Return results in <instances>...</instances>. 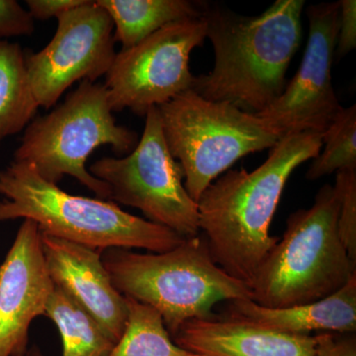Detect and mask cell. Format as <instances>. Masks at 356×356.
Instances as JSON below:
<instances>
[{"label":"cell","mask_w":356,"mask_h":356,"mask_svg":"<svg viewBox=\"0 0 356 356\" xmlns=\"http://www.w3.org/2000/svg\"><path fill=\"white\" fill-rule=\"evenodd\" d=\"M323 147L306 173L307 179L356 168V105L341 110L323 134Z\"/></svg>","instance_id":"ffe728a7"},{"label":"cell","mask_w":356,"mask_h":356,"mask_svg":"<svg viewBox=\"0 0 356 356\" xmlns=\"http://www.w3.org/2000/svg\"><path fill=\"white\" fill-rule=\"evenodd\" d=\"M158 108L166 146L181 165L185 189L196 203L238 159L280 140L257 115L205 99L192 89Z\"/></svg>","instance_id":"52a82bcc"},{"label":"cell","mask_w":356,"mask_h":356,"mask_svg":"<svg viewBox=\"0 0 356 356\" xmlns=\"http://www.w3.org/2000/svg\"><path fill=\"white\" fill-rule=\"evenodd\" d=\"M57 20L50 43L38 53H25L30 88L44 109L55 106L76 81L95 83L106 76L117 54L113 22L97 2L88 0Z\"/></svg>","instance_id":"30bf717a"},{"label":"cell","mask_w":356,"mask_h":356,"mask_svg":"<svg viewBox=\"0 0 356 356\" xmlns=\"http://www.w3.org/2000/svg\"><path fill=\"white\" fill-rule=\"evenodd\" d=\"M309 38L298 72L282 95L257 116L280 139L291 134H324L343 109L332 81L339 27V1L307 8Z\"/></svg>","instance_id":"8fae6325"},{"label":"cell","mask_w":356,"mask_h":356,"mask_svg":"<svg viewBox=\"0 0 356 356\" xmlns=\"http://www.w3.org/2000/svg\"><path fill=\"white\" fill-rule=\"evenodd\" d=\"M35 31V20L15 0H0V40L30 36Z\"/></svg>","instance_id":"7402d4cb"},{"label":"cell","mask_w":356,"mask_h":356,"mask_svg":"<svg viewBox=\"0 0 356 356\" xmlns=\"http://www.w3.org/2000/svg\"><path fill=\"white\" fill-rule=\"evenodd\" d=\"M125 298L127 324L108 356H198L175 344L158 311Z\"/></svg>","instance_id":"d6986e66"},{"label":"cell","mask_w":356,"mask_h":356,"mask_svg":"<svg viewBox=\"0 0 356 356\" xmlns=\"http://www.w3.org/2000/svg\"><path fill=\"white\" fill-rule=\"evenodd\" d=\"M356 47V1H339V27L336 55L339 58L355 50Z\"/></svg>","instance_id":"603a6c76"},{"label":"cell","mask_w":356,"mask_h":356,"mask_svg":"<svg viewBox=\"0 0 356 356\" xmlns=\"http://www.w3.org/2000/svg\"><path fill=\"white\" fill-rule=\"evenodd\" d=\"M138 142L137 134L117 124L104 84L83 81L62 104L28 124L14 161L32 165L51 184L70 175L98 199L110 200L108 186L88 172L86 161L105 145L127 154Z\"/></svg>","instance_id":"8992f818"},{"label":"cell","mask_w":356,"mask_h":356,"mask_svg":"<svg viewBox=\"0 0 356 356\" xmlns=\"http://www.w3.org/2000/svg\"><path fill=\"white\" fill-rule=\"evenodd\" d=\"M88 172L108 186L112 202L137 208L147 221L185 238L199 235L198 204L185 189L184 170L166 146L158 107L147 112L144 132L128 156L98 159Z\"/></svg>","instance_id":"ba28073f"},{"label":"cell","mask_w":356,"mask_h":356,"mask_svg":"<svg viewBox=\"0 0 356 356\" xmlns=\"http://www.w3.org/2000/svg\"><path fill=\"white\" fill-rule=\"evenodd\" d=\"M102 259L117 291L158 311L172 337L188 321L212 317L220 302L252 300L250 287L218 266L199 235L161 254L108 248Z\"/></svg>","instance_id":"277c9868"},{"label":"cell","mask_w":356,"mask_h":356,"mask_svg":"<svg viewBox=\"0 0 356 356\" xmlns=\"http://www.w3.org/2000/svg\"><path fill=\"white\" fill-rule=\"evenodd\" d=\"M25 356H44L41 348L37 344H33L30 346L29 350L26 353Z\"/></svg>","instance_id":"484cf974"},{"label":"cell","mask_w":356,"mask_h":356,"mask_svg":"<svg viewBox=\"0 0 356 356\" xmlns=\"http://www.w3.org/2000/svg\"><path fill=\"white\" fill-rule=\"evenodd\" d=\"M315 339V356H356L355 334L321 332Z\"/></svg>","instance_id":"cb8c5ba5"},{"label":"cell","mask_w":356,"mask_h":356,"mask_svg":"<svg viewBox=\"0 0 356 356\" xmlns=\"http://www.w3.org/2000/svg\"><path fill=\"white\" fill-rule=\"evenodd\" d=\"M206 39L203 18L177 21L144 41L116 54L105 88L112 111L130 109L146 116L152 107L165 104L192 89L191 51Z\"/></svg>","instance_id":"9c48e42d"},{"label":"cell","mask_w":356,"mask_h":356,"mask_svg":"<svg viewBox=\"0 0 356 356\" xmlns=\"http://www.w3.org/2000/svg\"><path fill=\"white\" fill-rule=\"evenodd\" d=\"M88 0H27L28 13L34 20L57 18L60 14L83 6Z\"/></svg>","instance_id":"d4e9b609"},{"label":"cell","mask_w":356,"mask_h":356,"mask_svg":"<svg viewBox=\"0 0 356 356\" xmlns=\"http://www.w3.org/2000/svg\"><path fill=\"white\" fill-rule=\"evenodd\" d=\"M228 315L294 336H312L314 332L355 334L356 276L331 296L313 303L266 308L250 299L234 300L229 302Z\"/></svg>","instance_id":"9a60e30c"},{"label":"cell","mask_w":356,"mask_h":356,"mask_svg":"<svg viewBox=\"0 0 356 356\" xmlns=\"http://www.w3.org/2000/svg\"><path fill=\"white\" fill-rule=\"evenodd\" d=\"M114 25L115 42L132 48L172 23L202 17L203 4L189 0H97Z\"/></svg>","instance_id":"2e32d148"},{"label":"cell","mask_w":356,"mask_h":356,"mask_svg":"<svg viewBox=\"0 0 356 356\" xmlns=\"http://www.w3.org/2000/svg\"><path fill=\"white\" fill-rule=\"evenodd\" d=\"M172 339L198 356H315V336L283 334L229 315L188 321Z\"/></svg>","instance_id":"5bb4252c"},{"label":"cell","mask_w":356,"mask_h":356,"mask_svg":"<svg viewBox=\"0 0 356 356\" xmlns=\"http://www.w3.org/2000/svg\"><path fill=\"white\" fill-rule=\"evenodd\" d=\"M0 222H36L42 235L95 250L140 248L168 252L186 238L125 212L116 203L72 195L40 177L32 165L13 161L0 170Z\"/></svg>","instance_id":"3957f363"},{"label":"cell","mask_w":356,"mask_h":356,"mask_svg":"<svg viewBox=\"0 0 356 356\" xmlns=\"http://www.w3.org/2000/svg\"><path fill=\"white\" fill-rule=\"evenodd\" d=\"M323 134L285 136L254 172L229 170L198 200L199 228L213 259L232 277L252 286L259 266L278 242L269 234L290 175L317 158Z\"/></svg>","instance_id":"6da1fadb"},{"label":"cell","mask_w":356,"mask_h":356,"mask_svg":"<svg viewBox=\"0 0 356 356\" xmlns=\"http://www.w3.org/2000/svg\"><path fill=\"white\" fill-rule=\"evenodd\" d=\"M42 243L56 286L69 293L118 343L127 324V303L112 284L102 252L46 235H42Z\"/></svg>","instance_id":"4fadbf2b"},{"label":"cell","mask_w":356,"mask_h":356,"mask_svg":"<svg viewBox=\"0 0 356 356\" xmlns=\"http://www.w3.org/2000/svg\"><path fill=\"white\" fill-rule=\"evenodd\" d=\"M44 316L60 332L63 356H108L116 346L102 325L60 287H55Z\"/></svg>","instance_id":"e0dca14e"},{"label":"cell","mask_w":356,"mask_h":356,"mask_svg":"<svg viewBox=\"0 0 356 356\" xmlns=\"http://www.w3.org/2000/svg\"><path fill=\"white\" fill-rule=\"evenodd\" d=\"M334 188L339 198V236L356 264V168L337 172Z\"/></svg>","instance_id":"44dd1931"},{"label":"cell","mask_w":356,"mask_h":356,"mask_svg":"<svg viewBox=\"0 0 356 356\" xmlns=\"http://www.w3.org/2000/svg\"><path fill=\"white\" fill-rule=\"evenodd\" d=\"M25 65V51L18 43L0 40V140L25 130L36 117Z\"/></svg>","instance_id":"ac0fdd59"},{"label":"cell","mask_w":356,"mask_h":356,"mask_svg":"<svg viewBox=\"0 0 356 356\" xmlns=\"http://www.w3.org/2000/svg\"><path fill=\"white\" fill-rule=\"evenodd\" d=\"M339 198L325 184L313 205L288 217L278 241L255 274L252 301L266 308L305 305L331 296L356 276L339 232Z\"/></svg>","instance_id":"5b68a950"},{"label":"cell","mask_w":356,"mask_h":356,"mask_svg":"<svg viewBox=\"0 0 356 356\" xmlns=\"http://www.w3.org/2000/svg\"><path fill=\"white\" fill-rule=\"evenodd\" d=\"M304 0H277L259 16L203 4L206 38L214 48L209 74L194 76L192 90L250 114L273 104L287 86L286 72L302 38Z\"/></svg>","instance_id":"7a4b0ae2"},{"label":"cell","mask_w":356,"mask_h":356,"mask_svg":"<svg viewBox=\"0 0 356 356\" xmlns=\"http://www.w3.org/2000/svg\"><path fill=\"white\" fill-rule=\"evenodd\" d=\"M55 283L36 222L23 220L0 266V356H25L33 321L44 316Z\"/></svg>","instance_id":"7c38bea8"}]
</instances>
